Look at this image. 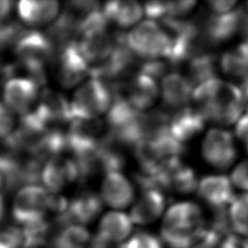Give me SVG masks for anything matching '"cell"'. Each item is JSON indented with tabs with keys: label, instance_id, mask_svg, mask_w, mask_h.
I'll return each instance as SVG.
<instances>
[{
	"label": "cell",
	"instance_id": "6da1fadb",
	"mask_svg": "<svg viewBox=\"0 0 248 248\" xmlns=\"http://www.w3.org/2000/svg\"><path fill=\"white\" fill-rule=\"evenodd\" d=\"M192 101L205 121L220 126L236 123L244 110L240 87L218 78L197 85Z\"/></svg>",
	"mask_w": 248,
	"mask_h": 248
},
{
	"label": "cell",
	"instance_id": "7a4b0ae2",
	"mask_svg": "<svg viewBox=\"0 0 248 248\" xmlns=\"http://www.w3.org/2000/svg\"><path fill=\"white\" fill-rule=\"evenodd\" d=\"M205 227L201 207L192 202H180L166 211L161 237L172 248H191Z\"/></svg>",
	"mask_w": 248,
	"mask_h": 248
},
{
	"label": "cell",
	"instance_id": "3957f363",
	"mask_svg": "<svg viewBox=\"0 0 248 248\" xmlns=\"http://www.w3.org/2000/svg\"><path fill=\"white\" fill-rule=\"evenodd\" d=\"M15 52L18 62L41 85L46 79V67L55 55L54 46L46 34L36 30L22 31L15 44Z\"/></svg>",
	"mask_w": 248,
	"mask_h": 248
},
{
	"label": "cell",
	"instance_id": "277c9868",
	"mask_svg": "<svg viewBox=\"0 0 248 248\" xmlns=\"http://www.w3.org/2000/svg\"><path fill=\"white\" fill-rule=\"evenodd\" d=\"M127 44L134 55L142 60L167 59L171 48V37L161 23L147 18L127 34Z\"/></svg>",
	"mask_w": 248,
	"mask_h": 248
},
{
	"label": "cell",
	"instance_id": "5b68a950",
	"mask_svg": "<svg viewBox=\"0 0 248 248\" xmlns=\"http://www.w3.org/2000/svg\"><path fill=\"white\" fill-rule=\"evenodd\" d=\"M112 99V92L107 84L88 78L78 86L70 102L72 119L98 118L108 112Z\"/></svg>",
	"mask_w": 248,
	"mask_h": 248
},
{
	"label": "cell",
	"instance_id": "8992f818",
	"mask_svg": "<svg viewBox=\"0 0 248 248\" xmlns=\"http://www.w3.org/2000/svg\"><path fill=\"white\" fill-rule=\"evenodd\" d=\"M52 193L39 185H26L16 194L13 203L14 219L24 226L46 219Z\"/></svg>",
	"mask_w": 248,
	"mask_h": 248
},
{
	"label": "cell",
	"instance_id": "52a82bcc",
	"mask_svg": "<svg viewBox=\"0 0 248 248\" xmlns=\"http://www.w3.org/2000/svg\"><path fill=\"white\" fill-rule=\"evenodd\" d=\"M52 62L56 79L63 87L79 85L89 78L90 66L80 53L77 42L58 49Z\"/></svg>",
	"mask_w": 248,
	"mask_h": 248
},
{
	"label": "cell",
	"instance_id": "ba28073f",
	"mask_svg": "<svg viewBox=\"0 0 248 248\" xmlns=\"http://www.w3.org/2000/svg\"><path fill=\"white\" fill-rule=\"evenodd\" d=\"M106 124L100 118H74L66 131L67 149L72 157L94 150L106 131Z\"/></svg>",
	"mask_w": 248,
	"mask_h": 248
},
{
	"label": "cell",
	"instance_id": "9c48e42d",
	"mask_svg": "<svg viewBox=\"0 0 248 248\" xmlns=\"http://www.w3.org/2000/svg\"><path fill=\"white\" fill-rule=\"evenodd\" d=\"M112 96L117 95L137 111L143 112L152 108L160 95V87L153 78L139 72L134 74L126 82L114 87Z\"/></svg>",
	"mask_w": 248,
	"mask_h": 248
},
{
	"label": "cell",
	"instance_id": "30bf717a",
	"mask_svg": "<svg viewBox=\"0 0 248 248\" xmlns=\"http://www.w3.org/2000/svg\"><path fill=\"white\" fill-rule=\"evenodd\" d=\"M202 154L211 167L219 170L229 169L236 158V146L232 133L218 127L207 131L202 143Z\"/></svg>",
	"mask_w": 248,
	"mask_h": 248
},
{
	"label": "cell",
	"instance_id": "8fae6325",
	"mask_svg": "<svg viewBox=\"0 0 248 248\" xmlns=\"http://www.w3.org/2000/svg\"><path fill=\"white\" fill-rule=\"evenodd\" d=\"M108 26L103 25L88 29L78 36V46L90 68L103 64L113 52L114 32H110Z\"/></svg>",
	"mask_w": 248,
	"mask_h": 248
},
{
	"label": "cell",
	"instance_id": "7c38bea8",
	"mask_svg": "<svg viewBox=\"0 0 248 248\" xmlns=\"http://www.w3.org/2000/svg\"><path fill=\"white\" fill-rule=\"evenodd\" d=\"M103 200L97 192L81 190L71 201L65 214L56 217V224L62 229L69 225H85L92 222L103 208Z\"/></svg>",
	"mask_w": 248,
	"mask_h": 248
},
{
	"label": "cell",
	"instance_id": "4fadbf2b",
	"mask_svg": "<svg viewBox=\"0 0 248 248\" xmlns=\"http://www.w3.org/2000/svg\"><path fill=\"white\" fill-rule=\"evenodd\" d=\"M155 175L163 192L171 191L186 195L197 190L199 183L195 170L182 162L181 159L168 161Z\"/></svg>",
	"mask_w": 248,
	"mask_h": 248
},
{
	"label": "cell",
	"instance_id": "5bb4252c",
	"mask_svg": "<svg viewBox=\"0 0 248 248\" xmlns=\"http://www.w3.org/2000/svg\"><path fill=\"white\" fill-rule=\"evenodd\" d=\"M39 86L40 83L32 78H9L3 91L5 105L13 112L22 116L27 114L39 99Z\"/></svg>",
	"mask_w": 248,
	"mask_h": 248
},
{
	"label": "cell",
	"instance_id": "9a60e30c",
	"mask_svg": "<svg viewBox=\"0 0 248 248\" xmlns=\"http://www.w3.org/2000/svg\"><path fill=\"white\" fill-rule=\"evenodd\" d=\"M78 179V167L73 157L57 155L46 160L42 167L41 180L50 193L57 194Z\"/></svg>",
	"mask_w": 248,
	"mask_h": 248
},
{
	"label": "cell",
	"instance_id": "2e32d148",
	"mask_svg": "<svg viewBox=\"0 0 248 248\" xmlns=\"http://www.w3.org/2000/svg\"><path fill=\"white\" fill-rule=\"evenodd\" d=\"M38 101L34 112L48 128H59L60 125H69L72 121L70 102L62 93L44 89Z\"/></svg>",
	"mask_w": 248,
	"mask_h": 248
},
{
	"label": "cell",
	"instance_id": "e0dca14e",
	"mask_svg": "<svg viewBox=\"0 0 248 248\" xmlns=\"http://www.w3.org/2000/svg\"><path fill=\"white\" fill-rule=\"evenodd\" d=\"M241 17V7L225 15L210 14L202 23L201 29L210 46L221 45L238 34Z\"/></svg>",
	"mask_w": 248,
	"mask_h": 248
},
{
	"label": "cell",
	"instance_id": "ac0fdd59",
	"mask_svg": "<svg viewBox=\"0 0 248 248\" xmlns=\"http://www.w3.org/2000/svg\"><path fill=\"white\" fill-rule=\"evenodd\" d=\"M197 193L212 210L229 207L236 196L231 179L224 174L202 177L198 183Z\"/></svg>",
	"mask_w": 248,
	"mask_h": 248
},
{
	"label": "cell",
	"instance_id": "d6986e66",
	"mask_svg": "<svg viewBox=\"0 0 248 248\" xmlns=\"http://www.w3.org/2000/svg\"><path fill=\"white\" fill-rule=\"evenodd\" d=\"M100 196L108 206L123 209L134 202L135 188L121 171H111L104 176Z\"/></svg>",
	"mask_w": 248,
	"mask_h": 248
},
{
	"label": "cell",
	"instance_id": "ffe728a7",
	"mask_svg": "<svg viewBox=\"0 0 248 248\" xmlns=\"http://www.w3.org/2000/svg\"><path fill=\"white\" fill-rule=\"evenodd\" d=\"M194 88L186 76L172 71L161 79L160 94L166 107L176 110L189 106Z\"/></svg>",
	"mask_w": 248,
	"mask_h": 248
},
{
	"label": "cell",
	"instance_id": "44dd1931",
	"mask_svg": "<svg viewBox=\"0 0 248 248\" xmlns=\"http://www.w3.org/2000/svg\"><path fill=\"white\" fill-rule=\"evenodd\" d=\"M205 122L194 106H187L176 109L170 115L169 132L175 140L185 144L203 131Z\"/></svg>",
	"mask_w": 248,
	"mask_h": 248
},
{
	"label": "cell",
	"instance_id": "7402d4cb",
	"mask_svg": "<svg viewBox=\"0 0 248 248\" xmlns=\"http://www.w3.org/2000/svg\"><path fill=\"white\" fill-rule=\"evenodd\" d=\"M166 207L164 192L156 189L141 191L130 212V218L137 225H148L156 221Z\"/></svg>",
	"mask_w": 248,
	"mask_h": 248
},
{
	"label": "cell",
	"instance_id": "603a6c76",
	"mask_svg": "<svg viewBox=\"0 0 248 248\" xmlns=\"http://www.w3.org/2000/svg\"><path fill=\"white\" fill-rule=\"evenodd\" d=\"M102 12L108 23L120 28L136 26L143 16V7L137 1H109L104 4Z\"/></svg>",
	"mask_w": 248,
	"mask_h": 248
},
{
	"label": "cell",
	"instance_id": "cb8c5ba5",
	"mask_svg": "<svg viewBox=\"0 0 248 248\" xmlns=\"http://www.w3.org/2000/svg\"><path fill=\"white\" fill-rule=\"evenodd\" d=\"M170 114L165 109L151 108L140 112L136 124L139 142L147 140H155L167 134L170 128Z\"/></svg>",
	"mask_w": 248,
	"mask_h": 248
},
{
	"label": "cell",
	"instance_id": "d4e9b609",
	"mask_svg": "<svg viewBox=\"0 0 248 248\" xmlns=\"http://www.w3.org/2000/svg\"><path fill=\"white\" fill-rule=\"evenodd\" d=\"M18 14L22 21L31 26H41L54 21L59 16V3L51 0L20 1Z\"/></svg>",
	"mask_w": 248,
	"mask_h": 248
},
{
	"label": "cell",
	"instance_id": "484cf974",
	"mask_svg": "<svg viewBox=\"0 0 248 248\" xmlns=\"http://www.w3.org/2000/svg\"><path fill=\"white\" fill-rule=\"evenodd\" d=\"M132 230L133 222L130 216L114 210L102 217L96 235L105 241L117 245L130 235Z\"/></svg>",
	"mask_w": 248,
	"mask_h": 248
},
{
	"label": "cell",
	"instance_id": "4316f807",
	"mask_svg": "<svg viewBox=\"0 0 248 248\" xmlns=\"http://www.w3.org/2000/svg\"><path fill=\"white\" fill-rule=\"evenodd\" d=\"M219 68L241 83L248 80V45L242 42L225 51L219 59Z\"/></svg>",
	"mask_w": 248,
	"mask_h": 248
},
{
	"label": "cell",
	"instance_id": "83f0119b",
	"mask_svg": "<svg viewBox=\"0 0 248 248\" xmlns=\"http://www.w3.org/2000/svg\"><path fill=\"white\" fill-rule=\"evenodd\" d=\"M186 77L194 85V87L217 78L219 61L217 56L211 51L200 54L192 58L186 63Z\"/></svg>",
	"mask_w": 248,
	"mask_h": 248
},
{
	"label": "cell",
	"instance_id": "f1b7e54d",
	"mask_svg": "<svg viewBox=\"0 0 248 248\" xmlns=\"http://www.w3.org/2000/svg\"><path fill=\"white\" fill-rule=\"evenodd\" d=\"M91 236L82 225H69L60 230L52 242L54 248H89Z\"/></svg>",
	"mask_w": 248,
	"mask_h": 248
},
{
	"label": "cell",
	"instance_id": "f546056e",
	"mask_svg": "<svg viewBox=\"0 0 248 248\" xmlns=\"http://www.w3.org/2000/svg\"><path fill=\"white\" fill-rule=\"evenodd\" d=\"M228 211L232 232L248 237V193L235 196Z\"/></svg>",
	"mask_w": 248,
	"mask_h": 248
},
{
	"label": "cell",
	"instance_id": "4dcf8cb0",
	"mask_svg": "<svg viewBox=\"0 0 248 248\" xmlns=\"http://www.w3.org/2000/svg\"><path fill=\"white\" fill-rule=\"evenodd\" d=\"M171 69L173 67L167 59H153L143 60L138 72L157 81L158 79H162L170 72H172Z\"/></svg>",
	"mask_w": 248,
	"mask_h": 248
},
{
	"label": "cell",
	"instance_id": "1f68e13d",
	"mask_svg": "<svg viewBox=\"0 0 248 248\" xmlns=\"http://www.w3.org/2000/svg\"><path fill=\"white\" fill-rule=\"evenodd\" d=\"M118 248H163V245L157 236L149 232H140L120 244Z\"/></svg>",
	"mask_w": 248,
	"mask_h": 248
},
{
	"label": "cell",
	"instance_id": "d6a6232c",
	"mask_svg": "<svg viewBox=\"0 0 248 248\" xmlns=\"http://www.w3.org/2000/svg\"><path fill=\"white\" fill-rule=\"evenodd\" d=\"M196 1L167 2L165 19H186V16L194 10ZM162 20V21H163Z\"/></svg>",
	"mask_w": 248,
	"mask_h": 248
},
{
	"label": "cell",
	"instance_id": "836d02e7",
	"mask_svg": "<svg viewBox=\"0 0 248 248\" xmlns=\"http://www.w3.org/2000/svg\"><path fill=\"white\" fill-rule=\"evenodd\" d=\"M23 242L22 230L16 226H9L0 231V248H20Z\"/></svg>",
	"mask_w": 248,
	"mask_h": 248
},
{
	"label": "cell",
	"instance_id": "e575fe53",
	"mask_svg": "<svg viewBox=\"0 0 248 248\" xmlns=\"http://www.w3.org/2000/svg\"><path fill=\"white\" fill-rule=\"evenodd\" d=\"M230 179L233 187L248 193V159L241 161L234 167Z\"/></svg>",
	"mask_w": 248,
	"mask_h": 248
},
{
	"label": "cell",
	"instance_id": "d590c367",
	"mask_svg": "<svg viewBox=\"0 0 248 248\" xmlns=\"http://www.w3.org/2000/svg\"><path fill=\"white\" fill-rule=\"evenodd\" d=\"M222 236L209 227H205L191 248H217L220 247Z\"/></svg>",
	"mask_w": 248,
	"mask_h": 248
},
{
	"label": "cell",
	"instance_id": "8d00e7d4",
	"mask_svg": "<svg viewBox=\"0 0 248 248\" xmlns=\"http://www.w3.org/2000/svg\"><path fill=\"white\" fill-rule=\"evenodd\" d=\"M15 126L13 111L5 105L0 103V139L9 137Z\"/></svg>",
	"mask_w": 248,
	"mask_h": 248
},
{
	"label": "cell",
	"instance_id": "74e56055",
	"mask_svg": "<svg viewBox=\"0 0 248 248\" xmlns=\"http://www.w3.org/2000/svg\"><path fill=\"white\" fill-rule=\"evenodd\" d=\"M166 4L167 2L162 1L146 2L143 5V14L148 19L162 21L166 16Z\"/></svg>",
	"mask_w": 248,
	"mask_h": 248
},
{
	"label": "cell",
	"instance_id": "f35d334b",
	"mask_svg": "<svg viewBox=\"0 0 248 248\" xmlns=\"http://www.w3.org/2000/svg\"><path fill=\"white\" fill-rule=\"evenodd\" d=\"M208 9L214 15H225L232 12L237 5L234 0H213L207 2Z\"/></svg>",
	"mask_w": 248,
	"mask_h": 248
},
{
	"label": "cell",
	"instance_id": "ab89813d",
	"mask_svg": "<svg viewBox=\"0 0 248 248\" xmlns=\"http://www.w3.org/2000/svg\"><path fill=\"white\" fill-rule=\"evenodd\" d=\"M235 136L248 152V113L242 114L236 122Z\"/></svg>",
	"mask_w": 248,
	"mask_h": 248
},
{
	"label": "cell",
	"instance_id": "60d3db41",
	"mask_svg": "<svg viewBox=\"0 0 248 248\" xmlns=\"http://www.w3.org/2000/svg\"><path fill=\"white\" fill-rule=\"evenodd\" d=\"M219 248H248V237L230 233L221 241Z\"/></svg>",
	"mask_w": 248,
	"mask_h": 248
},
{
	"label": "cell",
	"instance_id": "b9f144b4",
	"mask_svg": "<svg viewBox=\"0 0 248 248\" xmlns=\"http://www.w3.org/2000/svg\"><path fill=\"white\" fill-rule=\"evenodd\" d=\"M22 248H54L53 244L48 242L46 238L35 237L25 238Z\"/></svg>",
	"mask_w": 248,
	"mask_h": 248
},
{
	"label": "cell",
	"instance_id": "7bdbcfd3",
	"mask_svg": "<svg viewBox=\"0 0 248 248\" xmlns=\"http://www.w3.org/2000/svg\"><path fill=\"white\" fill-rule=\"evenodd\" d=\"M12 9V2L0 0V24L7 17Z\"/></svg>",
	"mask_w": 248,
	"mask_h": 248
},
{
	"label": "cell",
	"instance_id": "ee69618b",
	"mask_svg": "<svg viewBox=\"0 0 248 248\" xmlns=\"http://www.w3.org/2000/svg\"><path fill=\"white\" fill-rule=\"evenodd\" d=\"M242 97H243V103H244V109L246 110V113H248V80L241 83L240 86Z\"/></svg>",
	"mask_w": 248,
	"mask_h": 248
},
{
	"label": "cell",
	"instance_id": "f6af8a7d",
	"mask_svg": "<svg viewBox=\"0 0 248 248\" xmlns=\"http://www.w3.org/2000/svg\"><path fill=\"white\" fill-rule=\"evenodd\" d=\"M5 202L2 194H0V222L3 220L5 216Z\"/></svg>",
	"mask_w": 248,
	"mask_h": 248
},
{
	"label": "cell",
	"instance_id": "bcb514c9",
	"mask_svg": "<svg viewBox=\"0 0 248 248\" xmlns=\"http://www.w3.org/2000/svg\"><path fill=\"white\" fill-rule=\"evenodd\" d=\"M244 9H245V10H246V12L248 13V2H246V3H245V7H244Z\"/></svg>",
	"mask_w": 248,
	"mask_h": 248
},
{
	"label": "cell",
	"instance_id": "7dc6e473",
	"mask_svg": "<svg viewBox=\"0 0 248 248\" xmlns=\"http://www.w3.org/2000/svg\"><path fill=\"white\" fill-rule=\"evenodd\" d=\"M2 184H3V180H2V177L0 176V188L2 187Z\"/></svg>",
	"mask_w": 248,
	"mask_h": 248
}]
</instances>
